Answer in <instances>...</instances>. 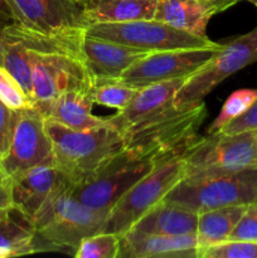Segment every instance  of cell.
I'll return each mask as SVG.
<instances>
[{
	"label": "cell",
	"mask_w": 257,
	"mask_h": 258,
	"mask_svg": "<svg viewBox=\"0 0 257 258\" xmlns=\"http://www.w3.org/2000/svg\"><path fill=\"white\" fill-rule=\"evenodd\" d=\"M163 161L165 160L139 155L123 149L95 176L85 183L71 185L68 193L90 208L110 212L128 189Z\"/></svg>",
	"instance_id": "obj_8"
},
{
	"label": "cell",
	"mask_w": 257,
	"mask_h": 258,
	"mask_svg": "<svg viewBox=\"0 0 257 258\" xmlns=\"http://www.w3.org/2000/svg\"><path fill=\"white\" fill-rule=\"evenodd\" d=\"M231 241L257 242V202L248 204L228 236Z\"/></svg>",
	"instance_id": "obj_30"
},
{
	"label": "cell",
	"mask_w": 257,
	"mask_h": 258,
	"mask_svg": "<svg viewBox=\"0 0 257 258\" xmlns=\"http://www.w3.org/2000/svg\"><path fill=\"white\" fill-rule=\"evenodd\" d=\"M33 237V222L12 207L0 218V258L34 253Z\"/></svg>",
	"instance_id": "obj_22"
},
{
	"label": "cell",
	"mask_w": 257,
	"mask_h": 258,
	"mask_svg": "<svg viewBox=\"0 0 257 258\" xmlns=\"http://www.w3.org/2000/svg\"><path fill=\"white\" fill-rule=\"evenodd\" d=\"M198 213L180 206L161 202L144 214L130 231L160 236H184L196 234ZM128 232V231H127Z\"/></svg>",
	"instance_id": "obj_19"
},
{
	"label": "cell",
	"mask_w": 257,
	"mask_h": 258,
	"mask_svg": "<svg viewBox=\"0 0 257 258\" xmlns=\"http://www.w3.org/2000/svg\"><path fill=\"white\" fill-rule=\"evenodd\" d=\"M121 237L115 233L100 232L86 237L78 246L76 258H118Z\"/></svg>",
	"instance_id": "obj_27"
},
{
	"label": "cell",
	"mask_w": 257,
	"mask_h": 258,
	"mask_svg": "<svg viewBox=\"0 0 257 258\" xmlns=\"http://www.w3.org/2000/svg\"><path fill=\"white\" fill-rule=\"evenodd\" d=\"M13 122H14V110H10L0 101V159L4 156L9 148Z\"/></svg>",
	"instance_id": "obj_32"
},
{
	"label": "cell",
	"mask_w": 257,
	"mask_h": 258,
	"mask_svg": "<svg viewBox=\"0 0 257 258\" xmlns=\"http://www.w3.org/2000/svg\"><path fill=\"white\" fill-rule=\"evenodd\" d=\"M45 128L52 141L55 168L71 185L85 183L95 176L125 149V136L110 123L75 130L45 118Z\"/></svg>",
	"instance_id": "obj_1"
},
{
	"label": "cell",
	"mask_w": 257,
	"mask_h": 258,
	"mask_svg": "<svg viewBox=\"0 0 257 258\" xmlns=\"http://www.w3.org/2000/svg\"><path fill=\"white\" fill-rule=\"evenodd\" d=\"M108 212L97 211L73 198L68 189L34 218L33 249L59 251L75 256L86 237L103 231Z\"/></svg>",
	"instance_id": "obj_2"
},
{
	"label": "cell",
	"mask_w": 257,
	"mask_h": 258,
	"mask_svg": "<svg viewBox=\"0 0 257 258\" xmlns=\"http://www.w3.org/2000/svg\"><path fill=\"white\" fill-rule=\"evenodd\" d=\"M198 258H257V242L227 241L198 249Z\"/></svg>",
	"instance_id": "obj_28"
},
{
	"label": "cell",
	"mask_w": 257,
	"mask_h": 258,
	"mask_svg": "<svg viewBox=\"0 0 257 258\" xmlns=\"http://www.w3.org/2000/svg\"><path fill=\"white\" fill-rule=\"evenodd\" d=\"M24 32L44 38L60 50L81 58L88 24L78 0H8Z\"/></svg>",
	"instance_id": "obj_4"
},
{
	"label": "cell",
	"mask_w": 257,
	"mask_h": 258,
	"mask_svg": "<svg viewBox=\"0 0 257 258\" xmlns=\"http://www.w3.org/2000/svg\"><path fill=\"white\" fill-rule=\"evenodd\" d=\"M181 158L185 166L184 178L226 175L257 166V130L198 136Z\"/></svg>",
	"instance_id": "obj_5"
},
{
	"label": "cell",
	"mask_w": 257,
	"mask_h": 258,
	"mask_svg": "<svg viewBox=\"0 0 257 258\" xmlns=\"http://www.w3.org/2000/svg\"><path fill=\"white\" fill-rule=\"evenodd\" d=\"M86 34L111 42L121 43L148 52L214 47L218 43L208 37L175 29L156 19L133 20L123 23H98L87 28Z\"/></svg>",
	"instance_id": "obj_10"
},
{
	"label": "cell",
	"mask_w": 257,
	"mask_h": 258,
	"mask_svg": "<svg viewBox=\"0 0 257 258\" xmlns=\"http://www.w3.org/2000/svg\"><path fill=\"white\" fill-rule=\"evenodd\" d=\"M207 117L204 102L169 110L128 128L125 149L139 155L166 160L181 155L198 138V128Z\"/></svg>",
	"instance_id": "obj_3"
},
{
	"label": "cell",
	"mask_w": 257,
	"mask_h": 258,
	"mask_svg": "<svg viewBox=\"0 0 257 258\" xmlns=\"http://www.w3.org/2000/svg\"><path fill=\"white\" fill-rule=\"evenodd\" d=\"M257 130V100L244 113L227 123L219 133L232 135V134L244 133V131Z\"/></svg>",
	"instance_id": "obj_31"
},
{
	"label": "cell",
	"mask_w": 257,
	"mask_h": 258,
	"mask_svg": "<svg viewBox=\"0 0 257 258\" xmlns=\"http://www.w3.org/2000/svg\"><path fill=\"white\" fill-rule=\"evenodd\" d=\"M212 17L213 14L197 0H158L154 19L175 29L207 37V24Z\"/></svg>",
	"instance_id": "obj_21"
},
{
	"label": "cell",
	"mask_w": 257,
	"mask_h": 258,
	"mask_svg": "<svg viewBox=\"0 0 257 258\" xmlns=\"http://www.w3.org/2000/svg\"><path fill=\"white\" fill-rule=\"evenodd\" d=\"M197 2L201 3L204 8H207L214 15L217 13L224 12L228 8L233 7L239 0H197Z\"/></svg>",
	"instance_id": "obj_34"
},
{
	"label": "cell",
	"mask_w": 257,
	"mask_h": 258,
	"mask_svg": "<svg viewBox=\"0 0 257 258\" xmlns=\"http://www.w3.org/2000/svg\"><path fill=\"white\" fill-rule=\"evenodd\" d=\"M71 186L70 181L54 164L38 165L10 179L13 208L30 221Z\"/></svg>",
	"instance_id": "obj_14"
},
{
	"label": "cell",
	"mask_w": 257,
	"mask_h": 258,
	"mask_svg": "<svg viewBox=\"0 0 257 258\" xmlns=\"http://www.w3.org/2000/svg\"><path fill=\"white\" fill-rule=\"evenodd\" d=\"M247 2L252 3V4H253V5H256V7H257V0H247Z\"/></svg>",
	"instance_id": "obj_38"
},
{
	"label": "cell",
	"mask_w": 257,
	"mask_h": 258,
	"mask_svg": "<svg viewBox=\"0 0 257 258\" xmlns=\"http://www.w3.org/2000/svg\"><path fill=\"white\" fill-rule=\"evenodd\" d=\"M0 101L10 110H23L33 107V102L19 82L0 66Z\"/></svg>",
	"instance_id": "obj_29"
},
{
	"label": "cell",
	"mask_w": 257,
	"mask_h": 258,
	"mask_svg": "<svg viewBox=\"0 0 257 258\" xmlns=\"http://www.w3.org/2000/svg\"><path fill=\"white\" fill-rule=\"evenodd\" d=\"M93 80L60 93L44 112L50 118L75 130H88L107 125V118L92 113Z\"/></svg>",
	"instance_id": "obj_18"
},
{
	"label": "cell",
	"mask_w": 257,
	"mask_h": 258,
	"mask_svg": "<svg viewBox=\"0 0 257 258\" xmlns=\"http://www.w3.org/2000/svg\"><path fill=\"white\" fill-rule=\"evenodd\" d=\"M12 23H14V20L9 19V18H5L3 15H0V66H3V57H4V48H5V29H7L8 25H10Z\"/></svg>",
	"instance_id": "obj_35"
},
{
	"label": "cell",
	"mask_w": 257,
	"mask_h": 258,
	"mask_svg": "<svg viewBox=\"0 0 257 258\" xmlns=\"http://www.w3.org/2000/svg\"><path fill=\"white\" fill-rule=\"evenodd\" d=\"M246 207H222L199 213L198 227L196 232L198 249L227 241Z\"/></svg>",
	"instance_id": "obj_23"
},
{
	"label": "cell",
	"mask_w": 257,
	"mask_h": 258,
	"mask_svg": "<svg viewBox=\"0 0 257 258\" xmlns=\"http://www.w3.org/2000/svg\"><path fill=\"white\" fill-rule=\"evenodd\" d=\"M0 15L14 20V15H13V12L12 9H10V5L9 3H8V0H0Z\"/></svg>",
	"instance_id": "obj_36"
},
{
	"label": "cell",
	"mask_w": 257,
	"mask_h": 258,
	"mask_svg": "<svg viewBox=\"0 0 257 258\" xmlns=\"http://www.w3.org/2000/svg\"><path fill=\"white\" fill-rule=\"evenodd\" d=\"M257 100V88H243L234 91L224 102L221 112L208 127V134L219 133L227 123L246 112Z\"/></svg>",
	"instance_id": "obj_26"
},
{
	"label": "cell",
	"mask_w": 257,
	"mask_h": 258,
	"mask_svg": "<svg viewBox=\"0 0 257 258\" xmlns=\"http://www.w3.org/2000/svg\"><path fill=\"white\" fill-rule=\"evenodd\" d=\"M139 88L126 85L120 78H93V101L100 106L121 111L134 100Z\"/></svg>",
	"instance_id": "obj_25"
},
{
	"label": "cell",
	"mask_w": 257,
	"mask_h": 258,
	"mask_svg": "<svg viewBox=\"0 0 257 258\" xmlns=\"http://www.w3.org/2000/svg\"><path fill=\"white\" fill-rule=\"evenodd\" d=\"M196 213L257 202V166L208 178H184L164 198Z\"/></svg>",
	"instance_id": "obj_6"
},
{
	"label": "cell",
	"mask_w": 257,
	"mask_h": 258,
	"mask_svg": "<svg viewBox=\"0 0 257 258\" xmlns=\"http://www.w3.org/2000/svg\"><path fill=\"white\" fill-rule=\"evenodd\" d=\"M118 258H198L196 234L160 236L128 231L121 236Z\"/></svg>",
	"instance_id": "obj_17"
},
{
	"label": "cell",
	"mask_w": 257,
	"mask_h": 258,
	"mask_svg": "<svg viewBox=\"0 0 257 258\" xmlns=\"http://www.w3.org/2000/svg\"><path fill=\"white\" fill-rule=\"evenodd\" d=\"M181 155L159 164L151 173L128 189L110 209L102 232L122 236L150 209L164 201L169 191L184 178Z\"/></svg>",
	"instance_id": "obj_7"
},
{
	"label": "cell",
	"mask_w": 257,
	"mask_h": 258,
	"mask_svg": "<svg viewBox=\"0 0 257 258\" xmlns=\"http://www.w3.org/2000/svg\"><path fill=\"white\" fill-rule=\"evenodd\" d=\"M12 197H10V179L0 169V209L12 208Z\"/></svg>",
	"instance_id": "obj_33"
},
{
	"label": "cell",
	"mask_w": 257,
	"mask_h": 258,
	"mask_svg": "<svg viewBox=\"0 0 257 258\" xmlns=\"http://www.w3.org/2000/svg\"><path fill=\"white\" fill-rule=\"evenodd\" d=\"M8 212H9V209H0V218H2V217H4Z\"/></svg>",
	"instance_id": "obj_37"
},
{
	"label": "cell",
	"mask_w": 257,
	"mask_h": 258,
	"mask_svg": "<svg viewBox=\"0 0 257 258\" xmlns=\"http://www.w3.org/2000/svg\"><path fill=\"white\" fill-rule=\"evenodd\" d=\"M186 78H176L140 88L138 95L123 110L107 117L108 123L123 135L133 126L169 110L174 106L176 92Z\"/></svg>",
	"instance_id": "obj_16"
},
{
	"label": "cell",
	"mask_w": 257,
	"mask_h": 258,
	"mask_svg": "<svg viewBox=\"0 0 257 258\" xmlns=\"http://www.w3.org/2000/svg\"><path fill=\"white\" fill-rule=\"evenodd\" d=\"M82 59L58 52L32 50L33 107L43 116L48 106L65 91L92 81Z\"/></svg>",
	"instance_id": "obj_12"
},
{
	"label": "cell",
	"mask_w": 257,
	"mask_h": 258,
	"mask_svg": "<svg viewBox=\"0 0 257 258\" xmlns=\"http://www.w3.org/2000/svg\"><path fill=\"white\" fill-rule=\"evenodd\" d=\"M45 164H54L45 117L35 107L14 111L12 139L7 153L0 159V169L13 179Z\"/></svg>",
	"instance_id": "obj_11"
},
{
	"label": "cell",
	"mask_w": 257,
	"mask_h": 258,
	"mask_svg": "<svg viewBox=\"0 0 257 258\" xmlns=\"http://www.w3.org/2000/svg\"><path fill=\"white\" fill-rule=\"evenodd\" d=\"M257 62V27L224 44L209 62L189 76L176 92L174 106L186 107L202 102L221 82Z\"/></svg>",
	"instance_id": "obj_9"
},
{
	"label": "cell",
	"mask_w": 257,
	"mask_h": 258,
	"mask_svg": "<svg viewBox=\"0 0 257 258\" xmlns=\"http://www.w3.org/2000/svg\"><path fill=\"white\" fill-rule=\"evenodd\" d=\"M148 50L139 49L121 43L101 39L86 34L81 48V58L93 78L117 80L136 60L149 54Z\"/></svg>",
	"instance_id": "obj_15"
},
{
	"label": "cell",
	"mask_w": 257,
	"mask_h": 258,
	"mask_svg": "<svg viewBox=\"0 0 257 258\" xmlns=\"http://www.w3.org/2000/svg\"><path fill=\"white\" fill-rule=\"evenodd\" d=\"M222 47L223 44L150 52L128 67L120 81L140 90L154 83L189 77L209 62Z\"/></svg>",
	"instance_id": "obj_13"
},
{
	"label": "cell",
	"mask_w": 257,
	"mask_h": 258,
	"mask_svg": "<svg viewBox=\"0 0 257 258\" xmlns=\"http://www.w3.org/2000/svg\"><path fill=\"white\" fill-rule=\"evenodd\" d=\"M88 27L98 23L154 19L158 0H78Z\"/></svg>",
	"instance_id": "obj_20"
},
{
	"label": "cell",
	"mask_w": 257,
	"mask_h": 258,
	"mask_svg": "<svg viewBox=\"0 0 257 258\" xmlns=\"http://www.w3.org/2000/svg\"><path fill=\"white\" fill-rule=\"evenodd\" d=\"M3 67L22 85L30 97L32 91V49L23 44L19 39L5 34ZM32 100V98H30Z\"/></svg>",
	"instance_id": "obj_24"
}]
</instances>
